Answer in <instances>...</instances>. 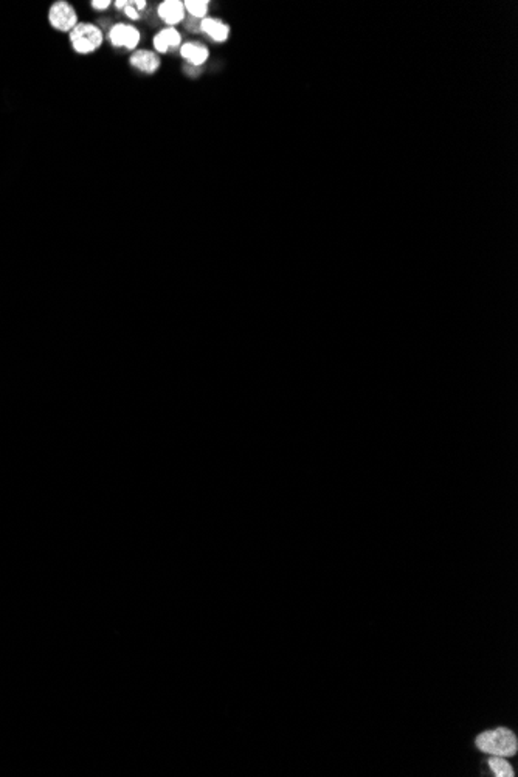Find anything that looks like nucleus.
<instances>
[{"mask_svg": "<svg viewBox=\"0 0 518 777\" xmlns=\"http://www.w3.org/2000/svg\"><path fill=\"white\" fill-rule=\"evenodd\" d=\"M475 743H477L479 751L499 757L515 756L518 748L515 734L506 729V727H497V729L479 734Z\"/></svg>", "mask_w": 518, "mask_h": 777, "instance_id": "1", "label": "nucleus"}, {"mask_svg": "<svg viewBox=\"0 0 518 777\" xmlns=\"http://www.w3.org/2000/svg\"><path fill=\"white\" fill-rule=\"evenodd\" d=\"M73 52L78 54H92L98 52L104 42L103 30L92 22H79L69 33Z\"/></svg>", "mask_w": 518, "mask_h": 777, "instance_id": "2", "label": "nucleus"}, {"mask_svg": "<svg viewBox=\"0 0 518 777\" xmlns=\"http://www.w3.org/2000/svg\"><path fill=\"white\" fill-rule=\"evenodd\" d=\"M48 22L56 32L70 33L79 23V17L72 3L65 2V0H58L48 10Z\"/></svg>", "mask_w": 518, "mask_h": 777, "instance_id": "3", "label": "nucleus"}, {"mask_svg": "<svg viewBox=\"0 0 518 777\" xmlns=\"http://www.w3.org/2000/svg\"><path fill=\"white\" fill-rule=\"evenodd\" d=\"M109 42L110 45L120 50L135 52L141 41V33L131 23L118 22L109 28Z\"/></svg>", "mask_w": 518, "mask_h": 777, "instance_id": "4", "label": "nucleus"}, {"mask_svg": "<svg viewBox=\"0 0 518 777\" xmlns=\"http://www.w3.org/2000/svg\"><path fill=\"white\" fill-rule=\"evenodd\" d=\"M152 45L156 53L160 54L180 50L182 34L178 33V30H176L174 27H166L163 30H160V32L154 36Z\"/></svg>", "mask_w": 518, "mask_h": 777, "instance_id": "5", "label": "nucleus"}, {"mask_svg": "<svg viewBox=\"0 0 518 777\" xmlns=\"http://www.w3.org/2000/svg\"><path fill=\"white\" fill-rule=\"evenodd\" d=\"M129 64H131L135 70H138L145 75H154L162 65V61L156 52L151 50H135L132 52L131 58H129Z\"/></svg>", "mask_w": 518, "mask_h": 777, "instance_id": "6", "label": "nucleus"}, {"mask_svg": "<svg viewBox=\"0 0 518 777\" xmlns=\"http://www.w3.org/2000/svg\"><path fill=\"white\" fill-rule=\"evenodd\" d=\"M180 56L187 61L191 67H197L199 69L209 58V50L207 45L200 44L197 41H188L183 42L180 47Z\"/></svg>", "mask_w": 518, "mask_h": 777, "instance_id": "7", "label": "nucleus"}, {"mask_svg": "<svg viewBox=\"0 0 518 777\" xmlns=\"http://www.w3.org/2000/svg\"><path fill=\"white\" fill-rule=\"evenodd\" d=\"M158 17L168 27H174L185 19V7L180 0H165L157 8Z\"/></svg>", "mask_w": 518, "mask_h": 777, "instance_id": "8", "label": "nucleus"}, {"mask_svg": "<svg viewBox=\"0 0 518 777\" xmlns=\"http://www.w3.org/2000/svg\"><path fill=\"white\" fill-rule=\"evenodd\" d=\"M200 32L214 42H225L230 36V27L218 17H205L200 21Z\"/></svg>", "mask_w": 518, "mask_h": 777, "instance_id": "9", "label": "nucleus"}, {"mask_svg": "<svg viewBox=\"0 0 518 777\" xmlns=\"http://www.w3.org/2000/svg\"><path fill=\"white\" fill-rule=\"evenodd\" d=\"M208 0H187V2H183L185 11H188L193 16V19L197 21L205 19L208 14Z\"/></svg>", "mask_w": 518, "mask_h": 777, "instance_id": "10", "label": "nucleus"}, {"mask_svg": "<svg viewBox=\"0 0 518 777\" xmlns=\"http://www.w3.org/2000/svg\"><path fill=\"white\" fill-rule=\"evenodd\" d=\"M489 767L497 777H514V769L504 757L492 756L489 758Z\"/></svg>", "mask_w": 518, "mask_h": 777, "instance_id": "11", "label": "nucleus"}, {"mask_svg": "<svg viewBox=\"0 0 518 777\" xmlns=\"http://www.w3.org/2000/svg\"><path fill=\"white\" fill-rule=\"evenodd\" d=\"M90 5L95 11H106L110 8L112 2H110V0H101V2L100 0H94V2H90Z\"/></svg>", "mask_w": 518, "mask_h": 777, "instance_id": "12", "label": "nucleus"}, {"mask_svg": "<svg viewBox=\"0 0 518 777\" xmlns=\"http://www.w3.org/2000/svg\"><path fill=\"white\" fill-rule=\"evenodd\" d=\"M123 11H125V14H126L131 21H138V19H140V13H138V11L135 10L129 2H127V5H126V8L123 10Z\"/></svg>", "mask_w": 518, "mask_h": 777, "instance_id": "13", "label": "nucleus"}, {"mask_svg": "<svg viewBox=\"0 0 518 777\" xmlns=\"http://www.w3.org/2000/svg\"><path fill=\"white\" fill-rule=\"evenodd\" d=\"M129 3H131L132 7L138 11V13H141V11H143V10L146 8V5H147V3L145 2V0H140V2H137V0H134V2H129Z\"/></svg>", "mask_w": 518, "mask_h": 777, "instance_id": "14", "label": "nucleus"}, {"mask_svg": "<svg viewBox=\"0 0 518 777\" xmlns=\"http://www.w3.org/2000/svg\"><path fill=\"white\" fill-rule=\"evenodd\" d=\"M114 5H115V7L118 8V10H125L126 5H127V0H125V2H123V0H118V2H115Z\"/></svg>", "mask_w": 518, "mask_h": 777, "instance_id": "15", "label": "nucleus"}]
</instances>
